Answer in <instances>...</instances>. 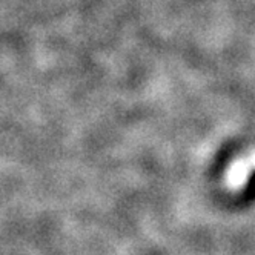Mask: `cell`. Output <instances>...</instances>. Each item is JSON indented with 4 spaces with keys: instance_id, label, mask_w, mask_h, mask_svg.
I'll list each match as a JSON object with an SVG mask.
<instances>
[{
    "instance_id": "obj_1",
    "label": "cell",
    "mask_w": 255,
    "mask_h": 255,
    "mask_svg": "<svg viewBox=\"0 0 255 255\" xmlns=\"http://www.w3.org/2000/svg\"><path fill=\"white\" fill-rule=\"evenodd\" d=\"M252 161L249 160H243V161H237L232 165V168L228 172V183L234 188L242 186L245 181L248 180L249 175V169H251Z\"/></svg>"
},
{
    "instance_id": "obj_2",
    "label": "cell",
    "mask_w": 255,
    "mask_h": 255,
    "mask_svg": "<svg viewBox=\"0 0 255 255\" xmlns=\"http://www.w3.org/2000/svg\"><path fill=\"white\" fill-rule=\"evenodd\" d=\"M251 161H252V165H255V155H254V157L251 158Z\"/></svg>"
}]
</instances>
